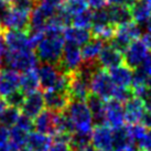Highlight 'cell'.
<instances>
[{
	"label": "cell",
	"instance_id": "cell-1",
	"mask_svg": "<svg viewBox=\"0 0 151 151\" xmlns=\"http://www.w3.org/2000/svg\"><path fill=\"white\" fill-rule=\"evenodd\" d=\"M63 31L53 27H46L44 38L35 47V54L39 61L52 65L60 63L65 45Z\"/></svg>",
	"mask_w": 151,
	"mask_h": 151
},
{
	"label": "cell",
	"instance_id": "cell-2",
	"mask_svg": "<svg viewBox=\"0 0 151 151\" xmlns=\"http://www.w3.org/2000/svg\"><path fill=\"white\" fill-rule=\"evenodd\" d=\"M64 114L70 122L72 134L91 137L94 129V118L86 101H72Z\"/></svg>",
	"mask_w": 151,
	"mask_h": 151
},
{
	"label": "cell",
	"instance_id": "cell-3",
	"mask_svg": "<svg viewBox=\"0 0 151 151\" xmlns=\"http://www.w3.org/2000/svg\"><path fill=\"white\" fill-rule=\"evenodd\" d=\"M117 86L114 84L108 72L101 68V66L93 73L91 77V92L93 95L101 98L103 101L113 99Z\"/></svg>",
	"mask_w": 151,
	"mask_h": 151
},
{
	"label": "cell",
	"instance_id": "cell-4",
	"mask_svg": "<svg viewBox=\"0 0 151 151\" xmlns=\"http://www.w3.org/2000/svg\"><path fill=\"white\" fill-rule=\"evenodd\" d=\"M4 63L16 72L27 73L30 71H35L38 68L39 59L37 54L32 51H22V52H12L7 51L4 58Z\"/></svg>",
	"mask_w": 151,
	"mask_h": 151
},
{
	"label": "cell",
	"instance_id": "cell-5",
	"mask_svg": "<svg viewBox=\"0 0 151 151\" xmlns=\"http://www.w3.org/2000/svg\"><path fill=\"white\" fill-rule=\"evenodd\" d=\"M83 62L84 61H83V56H82V52H81L80 47L73 45L71 43L65 42L61 61L56 66L63 73L73 74L80 68Z\"/></svg>",
	"mask_w": 151,
	"mask_h": 151
},
{
	"label": "cell",
	"instance_id": "cell-6",
	"mask_svg": "<svg viewBox=\"0 0 151 151\" xmlns=\"http://www.w3.org/2000/svg\"><path fill=\"white\" fill-rule=\"evenodd\" d=\"M91 77L80 71L71 74V82L68 87V95L72 101H86L91 96Z\"/></svg>",
	"mask_w": 151,
	"mask_h": 151
},
{
	"label": "cell",
	"instance_id": "cell-7",
	"mask_svg": "<svg viewBox=\"0 0 151 151\" xmlns=\"http://www.w3.org/2000/svg\"><path fill=\"white\" fill-rule=\"evenodd\" d=\"M148 56H150L149 49L142 42V40H136L130 43L128 49L125 51L124 63L131 70H136L142 65Z\"/></svg>",
	"mask_w": 151,
	"mask_h": 151
},
{
	"label": "cell",
	"instance_id": "cell-8",
	"mask_svg": "<svg viewBox=\"0 0 151 151\" xmlns=\"http://www.w3.org/2000/svg\"><path fill=\"white\" fill-rule=\"evenodd\" d=\"M91 143L97 151L114 150V129L106 124H98L92 131Z\"/></svg>",
	"mask_w": 151,
	"mask_h": 151
},
{
	"label": "cell",
	"instance_id": "cell-9",
	"mask_svg": "<svg viewBox=\"0 0 151 151\" xmlns=\"http://www.w3.org/2000/svg\"><path fill=\"white\" fill-rule=\"evenodd\" d=\"M125 122L126 118H125V108L122 106V103L116 99H109L105 101L104 124L116 130L122 128Z\"/></svg>",
	"mask_w": 151,
	"mask_h": 151
},
{
	"label": "cell",
	"instance_id": "cell-10",
	"mask_svg": "<svg viewBox=\"0 0 151 151\" xmlns=\"http://www.w3.org/2000/svg\"><path fill=\"white\" fill-rule=\"evenodd\" d=\"M4 40L8 47V51H12V52L32 51L29 40V34L27 31L4 30Z\"/></svg>",
	"mask_w": 151,
	"mask_h": 151
},
{
	"label": "cell",
	"instance_id": "cell-11",
	"mask_svg": "<svg viewBox=\"0 0 151 151\" xmlns=\"http://www.w3.org/2000/svg\"><path fill=\"white\" fill-rule=\"evenodd\" d=\"M1 21L4 30H18L28 32L30 25V14L10 7L8 12L2 17Z\"/></svg>",
	"mask_w": 151,
	"mask_h": 151
},
{
	"label": "cell",
	"instance_id": "cell-12",
	"mask_svg": "<svg viewBox=\"0 0 151 151\" xmlns=\"http://www.w3.org/2000/svg\"><path fill=\"white\" fill-rule=\"evenodd\" d=\"M44 96L41 92L37 91L25 95L23 104L21 106V114L34 120L44 110Z\"/></svg>",
	"mask_w": 151,
	"mask_h": 151
},
{
	"label": "cell",
	"instance_id": "cell-13",
	"mask_svg": "<svg viewBox=\"0 0 151 151\" xmlns=\"http://www.w3.org/2000/svg\"><path fill=\"white\" fill-rule=\"evenodd\" d=\"M19 73L11 68H2L0 71V96L6 98L12 93L20 89Z\"/></svg>",
	"mask_w": 151,
	"mask_h": 151
},
{
	"label": "cell",
	"instance_id": "cell-14",
	"mask_svg": "<svg viewBox=\"0 0 151 151\" xmlns=\"http://www.w3.org/2000/svg\"><path fill=\"white\" fill-rule=\"evenodd\" d=\"M44 103L45 107L49 110L55 111V113H63L67 106L72 101L68 93L60 92V91H46L44 94Z\"/></svg>",
	"mask_w": 151,
	"mask_h": 151
},
{
	"label": "cell",
	"instance_id": "cell-15",
	"mask_svg": "<svg viewBox=\"0 0 151 151\" xmlns=\"http://www.w3.org/2000/svg\"><path fill=\"white\" fill-rule=\"evenodd\" d=\"M124 108H125L126 122L130 125L141 124L143 116L147 111L142 101L136 96H132L130 99H128L125 103Z\"/></svg>",
	"mask_w": 151,
	"mask_h": 151
},
{
	"label": "cell",
	"instance_id": "cell-16",
	"mask_svg": "<svg viewBox=\"0 0 151 151\" xmlns=\"http://www.w3.org/2000/svg\"><path fill=\"white\" fill-rule=\"evenodd\" d=\"M97 62L101 68L111 70L114 67H117L124 63V54L118 50H116L110 44H107L103 47Z\"/></svg>",
	"mask_w": 151,
	"mask_h": 151
},
{
	"label": "cell",
	"instance_id": "cell-17",
	"mask_svg": "<svg viewBox=\"0 0 151 151\" xmlns=\"http://www.w3.org/2000/svg\"><path fill=\"white\" fill-rule=\"evenodd\" d=\"M129 131L134 146L140 151H151V132L142 124L130 125Z\"/></svg>",
	"mask_w": 151,
	"mask_h": 151
},
{
	"label": "cell",
	"instance_id": "cell-18",
	"mask_svg": "<svg viewBox=\"0 0 151 151\" xmlns=\"http://www.w3.org/2000/svg\"><path fill=\"white\" fill-rule=\"evenodd\" d=\"M63 37L66 43H71L76 46H83L93 38V34L89 30L81 29L76 27H67L63 31Z\"/></svg>",
	"mask_w": 151,
	"mask_h": 151
},
{
	"label": "cell",
	"instance_id": "cell-19",
	"mask_svg": "<svg viewBox=\"0 0 151 151\" xmlns=\"http://www.w3.org/2000/svg\"><path fill=\"white\" fill-rule=\"evenodd\" d=\"M52 143L53 141L50 136L39 131H31L28 136L24 149L27 151H49Z\"/></svg>",
	"mask_w": 151,
	"mask_h": 151
},
{
	"label": "cell",
	"instance_id": "cell-20",
	"mask_svg": "<svg viewBox=\"0 0 151 151\" xmlns=\"http://www.w3.org/2000/svg\"><path fill=\"white\" fill-rule=\"evenodd\" d=\"M109 75L113 80L114 84L117 87L122 88H130L132 85V75L134 71L129 68L127 65H119L117 67H114L111 70H109Z\"/></svg>",
	"mask_w": 151,
	"mask_h": 151
},
{
	"label": "cell",
	"instance_id": "cell-21",
	"mask_svg": "<svg viewBox=\"0 0 151 151\" xmlns=\"http://www.w3.org/2000/svg\"><path fill=\"white\" fill-rule=\"evenodd\" d=\"M107 10H108L110 23L117 28L134 21L131 10L127 6H110Z\"/></svg>",
	"mask_w": 151,
	"mask_h": 151
},
{
	"label": "cell",
	"instance_id": "cell-22",
	"mask_svg": "<svg viewBox=\"0 0 151 151\" xmlns=\"http://www.w3.org/2000/svg\"><path fill=\"white\" fill-rule=\"evenodd\" d=\"M130 10L134 21L140 25H146L151 19V4L145 0H134Z\"/></svg>",
	"mask_w": 151,
	"mask_h": 151
},
{
	"label": "cell",
	"instance_id": "cell-23",
	"mask_svg": "<svg viewBox=\"0 0 151 151\" xmlns=\"http://www.w3.org/2000/svg\"><path fill=\"white\" fill-rule=\"evenodd\" d=\"M103 47H104V44L101 40L97 38H92L81 49L83 61L84 62H97Z\"/></svg>",
	"mask_w": 151,
	"mask_h": 151
},
{
	"label": "cell",
	"instance_id": "cell-24",
	"mask_svg": "<svg viewBox=\"0 0 151 151\" xmlns=\"http://www.w3.org/2000/svg\"><path fill=\"white\" fill-rule=\"evenodd\" d=\"M37 70L22 73V75L20 76V91L24 95H28V94H31V93L38 91L39 86H40V81H39Z\"/></svg>",
	"mask_w": 151,
	"mask_h": 151
},
{
	"label": "cell",
	"instance_id": "cell-25",
	"mask_svg": "<svg viewBox=\"0 0 151 151\" xmlns=\"http://www.w3.org/2000/svg\"><path fill=\"white\" fill-rule=\"evenodd\" d=\"M88 107L91 109L94 122H98L99 124H104V113H105V101L97 97L96 95L91 94V96L87 98Z\"/></svg>",
	"mask_w": 151,
	"mask_h": 151
},
{
	"label": "cell",
	"instance_id": "cell-26",
	"mask_svg": "<svg viewBox=\"0 0 151 151\" xmlns=\"http://www.w3.org/2000/svg\"><path fill=\"white\" fill-rule=\"evenodd\" d=\"M30 132L31 131H29L23 127L19 126V125H14L12 128H10V139H9V141L12 143L13 146H16L20 150H22V149H24L25 142H27V139H28V136H29Z\"/></svg>",
	"mask_w": 151,
	"mask_h": 151
},
{
	"label": "cell",
	"instance_id": "cell-27",
	"mask_svg": "<svg viewBox=\"0 0 151 151\" xmlns=\"http://www.w3.org/2000/svg\"><path fill=\"white\" fill-rule=\"evenodd\" d=\"M20 116H21L20 109L11 107V106H7L2 114L0 115V125L7 127V128H12L17 124Z\"/></svg>",
	"mask_w": 151,
	"mask_h": 151
},
{
	"label": "cell",
	"instance_id": "cell-28",
	"mask_svg": "<svg viewBox=\"0 0 151 151\" xmlns=\"http://www.w3.org/2000/svg\"><path fill=\"white\" fill-rule=\"evenodd\" d=\"M72 25L76 28L88 30L89 28L92 29L93 25V10L87 8L86 10L75 14L72 18Z\"/></svg>",
	"mask_w": 151,
	"mask_h": 151
},
{
	"label": "cell",
	"instance_id": "cell-29",
	"mask_svg": "<svg viewBox=\"0 0 151 151\" xmlns=\"http://www.w3.org/2000/svg\"><path fill=\"white\" fill-rule=\"evenodd\" d=\"M92 34L93 38H97L101 40L103 42L104 41H108L110 42L114 39L115 34L117 32V27H115L114 24L109 23L107 25H103V27H95L92 28Z\"/></svg>",
	"mask_w": 151,
	"mask_h": 151
},
{
	"label": "cell",
	"instance_id": "cell-30",
	"mask_svg": "<svg viewBox=\"0 0 151 151\" xmlns=\"http://www.w3.org/2000/svg\"><path fill=\"white\" fill-rule=\"evenodd\" d=\"M37 4H38L37 0H11L10 7L22 12L31 13V11L37 7Z\"/></svg>",
	"mask_w": 151,
	"mask_h": 151
},
{
	"label": "cell",
	"instance_id": "cell-31",
	"mask_svg": "<svg viewBox=\"0 0 151 151\" xmlns=\"http://www.w3.org/2000/svg\"><path fill=\"white\" fill-rule=\"evenodd\" d=\"M110 23V19H109L108 10L107 9H101V10H96L93 11V25L92 28L95 27H103V25H107Z\"/></svg>",
	"mask_w": 151,
	"mask_h": 151
},
{
	"label": "cell",
	"instance_id": "cell-32",
	"mask_svg": "<svg viewBox=\"0 0 151 151\" xmlns=\"http://www.w3.org/2000/svg\"><path fill=\"white\" fill-rule=\"evenodd\" d=\"M134 96L138 97L142 101L143 105L146 107V110H151V87L146 86V87L139 88L136 91H132Z\"/></svg>",
	"mask_w": 151,
	"mask_h": 151
},
{
	"label": "cell",
	"instance_id": "cell-33",
	"mask_svg": "<svg viewBox=\"0 0 151 151\" xmlns=\"http://www.w3.org/2000/svg\"><path fill=\"white\" fill-rule=\"evenodd\" d=\"M24 97H25V95L19 89V91L12 93L11 95L7 96L6 98H4V99L6 101V103H7L8 106L16 107V108H21L22 104H23V101H24Z\"/></svg>",
	"mask_w": 151,
	"mask_h": 151
},
{
	"label": "cell",
	"instance_id": "cell-34",
	"mask_svg": "<svg viewBox=\"0 0 151 151\" xmlns=\"http://www.w3.org/2000/svg\"><path fill=\"white\" fill-rule=\"evenodd\" d=\"M65 0H38V4H41L43 6H46L49 8L58 10L64 4Z\"/></svg>",
	"mask_w": 151,
	"mask_h": 151
},
{
	"label": "cell",
	"instance_id": "cell-35",
	"mask_svg": "<svg viewBox=\"0 0 151 151\" xmlns=\"http://www.w3.org/2000/svg\"><path fill=\"white\" fill-rule=\"evenodd\" d=\"M106 4H107V0H88V7L93 11L105 9Z\"/></svg>",
	"mask_w": 151,
	"mask_h": 151
},
{
	"label": "cell",
	"instance_id": "cell-36",
	"mask_svg": "<svg viewBox=\"0 0 151 151\" xmlns=\"http://www.w3.org/2000/svg\"><path fill=\"white\" fill-rule=\"evenodd\" d=\"M9 139H10V129L0 125V146L9 142Z\"/></svg>",
	"mask_w": 151,
	"mask_h": 151
},
{
	"label": "cell",
	"instance_id": "cell-37",
	"mask_svg": "<svg viewBox=\"0 0 151 151\" xmlns=\"http://www.w3.org/2000/svg\"><path fill=\"white\" fill-rule=\"evenodd\" d=\"M141 67H142V70L147 75L148 81H149V86L151 87V56H148V59L143 62Z\"/></svg>",
	"mask_w": 151,
	"mask_h": 151
},
{
	"label": "cell",
	"instance_id": "cell-38",
	"mask_svg": "<svg viewBox=\"0 0 151 151\" xmlns=\"http://www.w3.org/2000/svg\"><path fill=\"white\" fill-rule=\"evenodd\" d=\"M134 1V0H107V4L110 6H127L130 8Z\"/></svg>",
	"mask_w": 151,
	"mask_h": 151
},
{
	"label": "cell",
	"instance_id": "cell-39",
	"mask_svg": "<svg viewBox=\"0 0 151 151\" xmlns=\"http://www.w3.org/2000/svg\"><path fill=\"white\" fill-rule=\"evenodd\" d=\"M145 127H147L148 129H150L151 128V110H147L146 114H145V116L142 118V122H141Z\"/></svg>",
	"mask_w": 151,
	"mask_h": 151
},
{
	"label": "cell",
	"instance_id": "cell-40",
	"mask_svg": "<svg viewBox=\"0 0 151 151\" xmlns=\"http://www.w3.org/2000/svg\"><path fill=\"white\" fill-rule=\"evenodd\" d=\"M142 42L146 44L149 51H151V31H146L142 34Z\"/></svg>",
	"mask_w": 151,
	"mask_h": 151
},
{
	"label": "cell",
	"instance_id": "cell-41",
	"mask_svg": "<svg viewBox=\"0 0 151 151\" xmlns=\"http://www.w3.org/2000/svg\"><path fill=\"white\" fill-rule=\"evenodd\" d=\"M0 151H22L20 150L19 148H17L16 146H13L12 143L10 142H7L2 145V146H0Z\"/></svg>",
	"mask_w": 151,
	"mask_h": 151
},
{
	"label": "cell",
	"instance_id": "cell-42",
	"mask_svg": "<svg viewBox=\"0 0 151 151\" xmlns=\"http://www.w3.org/2000/svg\"><path fill=\"white\" fill-rule=\"evenodd\" d=\"M4 32V25H2V21H1V19H0V35Z\"/></svg>",
	"mask_w": 151,
	"mask_h": 151
},
{
	"label": "cell",
	"instance_id": "cell-43",
	"mask_svg": "<svg viewBox=\"0 0 151 151\" xmlns=\"http://www.w3.org/2000/svg\"><path fill=\"white\" fill-rule=\"evenodd\" d=\"M146 27H147V31H151V19L148 21V23L146 24Z\"/></svg>",
	"mask_w": 151,
	"mask_h": 151
},
{
	"label": "cell",
	"instance_id": "cell-44",
	"mask_svg": "<svg viewBox=\"0 0 151 151\" xmlns=\"http://www.w3.org/2000/svg\"><path fill=\"white\" fill-rule=\"evenodd\" d=\"M4 63V56L0 54V71H1V65Z\"/></svg>",
	"mask_w": 151,
	"mask_h": 151
},
{
	"label": "cell",
	"instance_id": "cell-45",
	"mask_svg": "<svg viewBox=\"0 0 151 151\" xmlns=\"http://www.w3.org/2000/svg\"><path fill=\"white\" fill-rule=\"evenodd\" d=\"M0 1H2V2H7V4H10V2H11V0H0Z\"/></svg>",
	"mask_w": 151,
	"mask_h": 151
},
{
	"label": "cell",
	"instance_id": "cell-46",
	"mask_svg": "<svg viewBox=\"0 0 151 151\" xmlns=\"http://www.w3.org/2000/svg\"><path fill=\"white\" fill-rule=\"evenodd\" d=\"M145 1H147L148 4H151V0H145Z\"/></svg>",
	"mask_w": 151,
	"mask_h": 151
},
{
	"label": "cell",
	"instance_id": "cell-47",
	"mask_svg": "<svg viewBox=\"0 0 151 151\" xmlns=\"http://www.w3.org/2000/svg\"><path fill=\"white\" fill-rule=\"evenodd\" d=\"M149 131H150V132H151V128H150V129H149Z\"/></svg>",
	"mask_w": 151,
	"mask_h": 151
}]
</instances>
